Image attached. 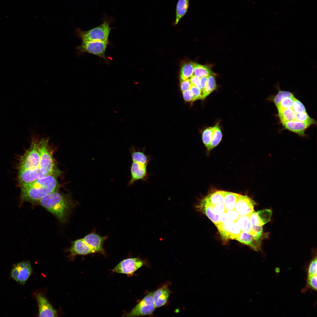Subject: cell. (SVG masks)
<instances>
[{"instance_id":"1","label":"cell","mask_w":317,"mask_h":317,"mask_svg":"<svg viewBox=\"0 0 317 317\" xmlns=\"http://www.w3.org/2000/svg\"><path fill=\"white\" fill-rule=\"evenodd\" d=\"M59 183L54 174L48 176L20 187V207L24 202L33 205L39 203L43 197L57 190Z\"/></svg>"},{"instance_id":"2","label":"cell","mask_w":317,"mask_h":317,"mask_svg":"<svg viewBox=\"0 0 317 317\" xmlns=\"http://www.w3.org/2000/svg\"><path fill=\"white\" fill-rule=\"evenodd\" d=\"M38 203L62 222H66L73 206L69 197L58 190L44 197Z\"/></svg>"},{"instance_id":"3","label":"cell","mask_w":317,"mask_h":317,"mask_svg":"<svg viewBox=\"0 0 317 317\" xmlns=\"http://www.w3.org/2000/svg\"><path fill=\"white\" fill-rule=\"evenodd\" d=\"M113 19L105 17L102 24L87 31L77 28L75 30L76 35L83 41H108L110 32L113 28L110 26Z\"/></svg>"},{"instance_id":"4","label":"cell","mask_w":317,"mask_h":317,"mask_svg":"<svg viewBox=\"0 0 317 317\" xmlns=\"http://www.w3.org/2000/svg\"><path fill=\"white\" fill-rule=\"evenodd\" d=\"M32 137L30 147L19 158L18 171L33 170L39 167L40 157L37 147L39 136L33 134Z\"/></svg>"},{"instance_id":"5","label":"cell","mask_w":317,"mask_h":317,"mask_svg":"<svg viewBox=\"0 0 317 317\" xmlns=\"http://www.w3.org/2000/svg\"><path fill=\"white\" fill-rule=\"evenodd\" d=\"M49 139L44 137L38 139L37 147L40 155L39 167L52 174H54V162L49 145Z\"/></svg>"},{"instance_id":"6","label":"cell","mask_w":317,"mask_h":317,"mask_svg":"<svg viewBox=\"0 0 317 317\" xmlns=\"http://www.w3.org/2000/svg\"><path fill=\"white\" fill-rule=\"evenodd\" d=\"M109 41H82L81 44L76 47L77 54L80 55L85 53L92 54L103 59L108 63L105 56L106 49L109 44Z\"/></svg>"},{"instance_id":"7","label":"cell","mask_w":317,"mask_h":317,"mask_svg":"<svg viewBox=\"0 0 317 317\" xmlns=\"http://www.w3.org/2000/svg\"><path fill=\"white\" fill-rule=\"evenodd\" d=\"M154 292H151L147 294L131 311L124 316L133 317L151 314L156 308L153 299Z\"/></svg>"},{"instance_id":"8","label":"cell","mask_w":317,"mask_h":317,"mask_svg":"<svg viewBox=\"0 0 317 317\" xmlns=\"http://www.w3.org/2000/svg\"><path fill=\"white\" fill-rule=\"evenodd\" d=\"M51 174L40 167L33 170L18 171L17 178L18 185L20 188Z\"/></svg>"},{"instance_id":"9","label":"cell","mask_w":317,"mask_h":317,"mask_svg":"<svg viewBox=\"0 0 317 317\" xmlns=\"http://www.w3.org/2000/svg\"><path fill=\"white\" fill-rule=\"evenodd\" d=\"M145 264L143 260L139 258H127L121 261L112 271L113 272L125 274L131 276Z\"/></svg>"},{"instance_id":"10","label":"cell","mask_w":317,"mask_h":317,"mask_svg":"<svg viewBox=\"0 0 317 317\" xmlns=\"http://www.w3.org/2000/svg\"><path fill=\"white\" fill-rule=\"evenodd\" d=\"M32 272L29 261H23L13 265L11 273V276L18 283L24 284Z\"/></svg>"},{"instance_id":"11","label":"cell","mask_w":317,"mask_h":317,"mask_svg":"<svg viewBox=\"0 0 317 317\" xmlns=\"http://www.w3.org/2000/svg\"><path fill=\"white\" fill-rule=\"evenodd\" d=\"M256 204L255 202L247 195L239 194L234 209L241 216L250 217Z\"/></svg>"},{"instance_id":"12","label":"cell","mask_w":317,"mask_h":317,"mask_svg":"<svg viewBox=\"0 0 317 317\" xmlns=\"http://www.w3.org/2000/svg\"><path fill=\"white\" fill-rule=\"evenodd\" d=\"M224 242L235 240L241 230L235 222L220 223L217 227Z\"/></svg>"},{"instance_id":"13","label":"cell","mask_w":317,"mask_h":317,"mask_svg":"<svg viewBox=\"0 0 317 317\" xmlns=\"http://www.w3.org/2000/svg\"><path fill=\"white\" fill-rule=\"evenodd\" d=\"M148 164L132 161L130 166V178L127 184L130 186L136 182L140 180L146 181L148 174L147 166Z\"/></svg>"},{"instance_id":"14","label":"cell","mask_w":317,"mask_h":317,"mask_svg":"<svg viewBox=\"0 0 317 317\" xmlns=\"http://www.w3.org/2000/svg\"><path fill=\"white\" fill-rule=\"evenodd\" d=\"M107 238V236H102L95 232L91 233L85 236L83 239L92 251L93 253L104 254V243Z\"/></svg>"},{"instance_id":"15","label":"cell","mask_w":317,"mask_h":317,"mask_svg":"<svg viewBox=\"0 0 317 317\" xmlns=\"http://www.w3.org/2000/svg\"><path fill=\"white\" fill-rule=\"evenodd\" d=\"M39 308V317H56L55 310L49 302L45 296L41 293L36 295Z\"/></svg>"},{"instance_id":"16","label":"cell","mask_w":317,"mask_h":317,"mask_svg":"<svg viewBox=\"0 0 317 317\" xmlns=\"http://www.w3.org/2000/svg\"><path fill=\"white\" fill-rule=\"evenodd\" d=\"M213 207L205 198L196 206L198 210L205 215L217 227L221 222L219 219V215H216L214 213Z\"/></svg>"},{"instance_id":"17","label":"cell","mask_w":317,"mask_h":317,"mask_svg":"<svg viewBox=\"0 0 317 317\" xmlns=\"http://www.w3.org/2000/svg\"><path fill=\"white\" fill-rule=\"evenodd\" d=\"M170 293L171 291L167 285H164L154 291L153 299L156 308L165 305L168 300Z\"/></svg>"},{"instance_id":"18","label":"cell","mask_w":317,"mask_h":317,"mask_svg":"<svg viewBox=\"0 0 317 317\" xmlns=\"http://www.w3.org/2000/svg\"><path fill=\"white\" fill-rule=\"evenodd\" d=\"M71 255H87L93 253L92 251L83 238L73 241L69 249Z\"/></svg>"},{"instance_id":"19","label":"cell","mask_w":317,"mask_h":317,"mask_svg":"<svg viewBox=\"0 0 317 317\" xmlns=\"http://www.w3.org/2000/svg\"><path fill=\"white\" fill-rule=\"evenodd\" d=\"M282 124L285 129L302 136H305L306 130L311 125L309 124L296 120L286 122Z\"/></svg>"},{"instance_id":"20","label":"cell","mask_w":317,"mask_h":317,"mask_svg":"<svg viewBox=\"0 0 317 317\" xmlns=\"http://www.w3.org/2000/svg\"><path fill=\"white\" fill-rule=\"evenodd\" d=\"M236 240L258 251L261 249V242L256 240L251 234L241 231Z\"/></svg>"},{"instance_id":"21","label":"cell","mask_w":317,"mask_h":317,"mask_svg":"<svg viewBox=\"0 0 317 317\" xmlns=\"http://www.w3.org/2000/svg\"><path fill=\"white\" fill-rule=\"evenodd\" d=\"M189 0H179L176 9V16L174 24H177L185 16L188 10Z\"/></svg>"},{"instance_id":"22","label":"cell","mask_w":317,"mask_h":317,"mask_svg":"<svg viewBox=\"0 0 317 317\" xmlns=\"http://www.w3.org/2000/svg\"><path fill=\"white\" fill-rule=\"evenodd\" d=\"M239 195L235 193L224 191L223 203L226 210L235 209Z\"/></svg>"},{"instance_id":"23","label":"cell","mask_w":317,"mask_h":317,"mask_svg":"<svg viewBox=\"0 0 317 317\" xmlns=\"http://www.w3.org/2000/svg\"><path fill=\"white\" fill-rule=\"evenodd\" d=\"M130 151L132 161L148 164L150 160L149 157L145 154L143 150L141 151L137 149L132 146L130 148Z\"/></svg>"},{"instance_id":"24","label":"cell","mask_w":317,"mask_h":317,"mask_svg":"<svg viewBox=\"0 0 317 317\" xmlns=\"http://www.w3.org/2000/svg\"><path fill=\"white\" fill-rule=\"evenodd\" d=\"M241 230L253 236L252 226L250 217L241 216L235 222Z\"/></svg>"},{"instance_id":"25","label":"cell","mask_w":317,"mask_h":317,"mask_svg":"<svg viewBox=\"0 0 317 317\" xmlns=\"http://www.w3.org/2000/svg\"><path fill=\"white\" fill-rule=\"evenodd\" d=\"M193 72L194 75L200 78L210 75H215L209 66L195 63H194Z\"/></svg>"},{"instance_id":"26","label":"cell","mask_w":317,"mask_h":317,"mask_svg":"<svg viewBox=\"0 0 317 317\" xmlns=\"http://www.w3.org/2000/svg\"><path fill=\"white\" fill-rule=\"evenodd\" d=\"M224 191H216L209 194L205 198L214 206L217 204L223 203Z\"/></svg>"},{"instance_id":"27","label":"cell","mask_w":317,"mask_h":317,"mask_svg":"<svg viewBox=\"0 0 317 317\" xmlns=\"http://www.w3.org/2000/svg\"><path fill=\"white\" fill-rule=\"evenodd\" d=\"M213 128V132L210 144L207 149L208 151H210L217 146L220 143L222 138V133L218 125H216Z\"/></svg>"},{"instance_id":"28","label":"cell","mask_w":317,"mask_h":317,"mask_svg":"<svg viewBox=\"0 0 317 317\" xmlns=\"http://www.w3.org/2000/svg\"><path fill=\"white\" fill-rule=\"evenodd\" d=\"M216 87V84L214 75L208 76L206 85L201 94L200 99L203 100L213 92Z\"/></svg>"},{"instance_id":"29","label":"cell","mask_w":317,"mask_h":317,"mask_svg":"<svg viewBox=\"0 0 317 317\" xmlns=\"http://www.w3.org/2000/svg\"><path fill=\"white\" fill-rule=\"evenodd\" d=\"M194 63L186 62L182 65L180 72V78L181 80L188 79L192 76L193 72Z\"/></svg>"},{"instance_id":"30","label":"cell","mask_w":317,"mask_h":317,"mask_svg":"<svg viewBox=\"0 0 317 317\" xmlns=\"http://www.w3.org/2000/svg\"><path fill=\"white\" fill-rule=\"evenodd\" d=\"M297 114L292 108L284 109L278 112V117L282 123L286 122L295 120Z\"/></svg>"},{"instance_id":"31","label":"cell","mask_w":317,"mask_h":317,"mask_svg":"<svg viewBox=\"0 0 317 317\" xmlns=\"http://www.w3.org/2000/svg\"><path fill=\"white\" fill-rule=\"evenodd\" d=\"M258 219L263 225L269 222L272 215V211L265 209L257 212Z\"/></svg>"},{"instance_id":"32","label":"cell","mask_w":317,"mask_h":317,"mask_svg":"<svg viewBox=\"0 0 317 317\" xmlns=\"http://www.w3.org/2000/svg\"><path fill=\"white\" fill-rule=\"evenodd\" d=\"M295 97L294 96L286 97L282 100L276 106L278 112L289 108H292L293 102Z\"/></svg>"},{"instance_id":"33","label":"cell","mask_w":317,"mask_h":317,"mask_svg":"<svg viewBox=\"0 0 317 317\" xmlns=\"http://www.w3.org/2000/svg\"><path fill=\"white\" fill-rule=\"evenodd\" d=\"M213 132V127H210L205 129L203 133V141L207 149L210 146Z\"/></svg>"},{"instance_id":"34","label":"cell","mask_w":317,"mask_h":317,"mask_svg":"<svg viewBox=\"0 0 317 317\" xmlns=\"http://www.w3.org/2000/svg\"><path fill=\"white\" fill-rule=\"evenodd\" d=\"M294 96L293 94L288 91L279 90L273 99V102L276 106H277L281 101L284 98Z\"/></svg>"},{"instance_id":"35","label":"cell","mask_w":317,"mask_h":317,"mask_svg":"<svg viewBox=\"0 0 317 317\" xmlns=\"http://www.w3.org/2000/svg\"><path fill=\"white\" fill-rule=\"evenodd\" d=\"M296 120L300 122H305L310 124L311 125L316 124V121L311 117L307 112L301 114H296Z\"/></svg>"},{"instance_id":"36","label":"cell","mask_w":317,"mask_h":317,"mask_svg":"<svg viewBox=\"0 0 317 317\" xmlns=\"http://www.w3.org/2000/svg\"><path fill=\"white\" fill-rule=\"evenodd\" d=\"M317 275H307V283L303 291L306 289H311L316 291L317 290Z\"/></svg>"},{"instance_id":"37","label":"cell","mask_w":317,"mask_h":317,"mask_svg":"<svg viewBox=\"0 0 317 317\" xmlns=\"http://www.w3.org/2000/svg\"><path fill=\"white\" fill-rule=\"evenodd\" d=\"M292 108L297 114L306 112V108L303 104L296 98L293 102Z\"/></svg>"},{"instance_id":"38","label":"cell","mask_w":317,"mask_h":317,"mask_svg":"<svg viewBox=\"0 0 317 317\" xmlns=\"http://www.w3.org/2000/svg\"><path fill=\"white\" fill-rule=\"evenodd\" d=\"M317 257L316 256L310 263L308 268L307 275H317Z\"/></svg>"},{"instance_id":"39","label":"cell","mask_w":317,"mask_h":317,"mask_svg":"<svg viewBox=\"0 0 317 317\" xmlns=\"http://www.w3.org/2000/svg\"><path fill=\"white\" fill-rule=\"evenodd\" d=\"M189 89L193 93V101L198 99H200L202 92L201 90L198 87L191 84Z\"/></svg>"},{"instance_id":"40","label":"cell","mask_w":317,"mask_h":317,"mask_svg":"<svg viewBox=\"0 0 317 317\" xmlns=\"http://www.w3.org/2000/svg\"><path fill=\"white\" fill-rule=\"evenodd\" d=\"M225 212L228 217L234 222H236L241 216L235 209L226 210Z\"/></svg>"},{"instance_id":"41","label":"cell","mask_w":317,"mask_h":317,"mask_svg":"<svg viewBox=\"0 0 317 317\" xmlns=\"http://www.w3.org/2000/svg\"><path fill=\"white\" fill-rule=\"evenodd\" d=\"M226 211V209L223 203L217 204L213 207V211L216 215H219L225 212Z\"/></svg>"},{"instance_id":"42","label":"cell","mask_w":317,"mask_h":317,"mask_svg":"<svg viewBox=\"0 0 317 317\" xmlns=\"http://www.w3.org/2000/svg\"><path fill=\"white\" fill-rule=\"evenodd\" d=\"M182 92L183 99L186 101L193 102V95L192 92L189 89Z\"/></svg>"},{"instance_id":"43","label":"cell","mask_w":317,"mask_h":317,"mask_svg":"<svg viewBox=\"0 0 317 317\" xmlns=\"http://www.w3.org/2000/svg\"><path fill=\"white\" fill-rule=\"evenodd\" d=\"M191 84L189 79L181 80L180 87L181 91L183 92L189 89Z\"/></svg>"},{"instance_id":"44","label":"cell","mask_w":317,"mask_h":317,"mask_svg":"<svg viewBox=\"0 0 317 317\" xmlns=\"http://www.w3.org/2000/svg\"><path fill=\"white\" fill-rule=\"evenodd\" d=\"M191 83L198 87L201 91L200 84V78L196 75L192 76L189 79Z\"/></svg>"},{"instance_id":"45","label":"cell","mask_w":317,"mask_h":317,"mask_svg":"<svg viewBox=\"0 0 317 317\" xmlns=\"http://www.w3.org/2000/svg\"><path fill=\"white\" fill-rule=\"evenodd\" d=\"M219 217V220L222 223H227L233 221L228 217L225 212L220 215Z\"/></svg>"},{"instance_id":"46","label":"cell","mask_w":317,"mask_h":317,"mask_svg":"<svg viewBox=\"0 0 317 317\" xmlns=\"http://www.w3.org/2000/svg\"><path fill=\"white\" fill-rule=\"evenodd\" d=\"M208 79V77L207 76L203 77L200 78V84L201 88L202 93L204 90L206 85Z\"/></svg>"}]
</instances>
